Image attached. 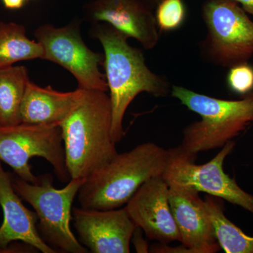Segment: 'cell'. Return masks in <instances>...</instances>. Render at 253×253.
I'll return each instance as SVG.
<instances>
[{"instance_id":"23","label":"cell","mask_w":253,"mask_h":253,"mask_svg":"<svg viewBox=\"0 0 253 253\" xmlns=\"http://www.w3.org/2000/svg\"><path fill=\"white\" fill-rule=\"evenodd\" d=\"M144 1H146L149 6H151V5H156V6H157L162 0H144Z\"/></svg>"},{"instance_id":"19","label":"cell","mask_w":253,"mask_h":253,"mask_svg":"<svg viewBox=\"0 0 253 253\" xmlns=\"http://www.w3.org/2000/svg\"><path fill=\"white\" fill-rule=\"evenodd\" d=\"M186 16L183 0H162L157 5L155 17L161 31H176L184 24Z\"/></svg>"},{"instance_id":"18","label":"cell","mask_w":253,"mask_h":253,"mask_svg":"<svg viewBox=\"0 0 253 253\" xmlns=\"http://www.w3.org/2000/svg\"><path fill=\"white\" fill-rule=\"evenodd\" d=\"M218 244L226 253H253V236L245 234L224 214L219 201L212 196L204 200Z\"/></svg>"},{"instance_id":"17","label":"cell","mask_w":253,"mask_h":253,"mask_svg":"<svg viewBox=\"0 0 253 253\" xmlns=\"http://www.w3.org/2000/svg\"><path fill=\"white\" fill-rule=\"evenodd\" d=\"M43 57L42 46L28 38L23 25L0 22V68L13 66L18 61Z\"/></svg>"},{"instance_id":"9","label":"cell","mask_w":253,"mask_h":253,"mask_svg":"<svg viewBox=\"0 0 253 253\" xmlns=\"http://www.w3.org/2000/svg\"><path fill=\"white\" fill-rule=\"evenodd\" d=\"M80 26L81 23L76 20L63 27L44 24L37 28L35 36L44 49L43 59L69 71L77 81L78 88L108 91L106 77L99 70L104 63V55L86 46Z\"/></svg>"},{"instance_id":"22","label":"cell","mask_w":253,"mask_h":253,"mask_svg":"<svg viewBox=\"0 0 253 253\" xmlns=\"http://www.w3.org/2000/svg\"><path fill=\"white\" fill-rule=\"evenodd\" d=\"M248 14L253 16V0H235Z\"/></svg>"},{"instance_id":"12","label":"cell","mask_w":253,"mask_h":253,"mask_svg":"<svg viewBox=\"0 0 253 253\" xmlns=\"http://www.w3.org/2000/svg\"><path fill=\"white\" fill-rule=\"evenodd\" d=\"M126 208L136 227L150 240L162 244L180 242V234L169 202V186L163 176L146 181L128 201Z\"/></svg>"},{"instance_id":"4","label":"cell","mask_w":253,"mask_h":253,"mask_svg":"<svg viewBox=\"0 0 253 253\" xmlns=\"http://www.w3.org/2000/svg\"><path fill=\"white\" fill-rule=\"evenodd\" d=\"M171 94L201 118L183 131L179 147L189 156L221 149L253 123V91L241 99L225 100L172 85Z\"/></svg>"},{"instance_id":"15","label":"cell","mask_w":253,"mask_h":253,"mask_svg":"<svg viewBox=\"0 0 253 253\" xmlns=\"http://www.w3.org/2000/svg\"><path fill=\"white\" fill-rule=\"evenodd\" d=\"M81 89L61 92L51 86L42 87L30 81L21 103V123L31 125L59 124L73 109Z\"/></svg>"},{"instance_id":"21","label":"cell","mask_w":253,"mask_h":253,"mask_svg":"<svg viewBox=\"0 0 253 253\" xmlns=\"http://www.w3.org/2000/svg\"><path fill=\"white\" fill-rule=\"evenodd\" d=\"M6 9H19L24 6L26 0H1Z\"/></svg>"},{"instance_id":"14","label":"cell","mask_w":253,"mask_h":253,"mask_svg":"<svg viewBox=\"0 0 253 253\" xmlns=\"http://www.w3.org/2000/svg\"><path fill=\"white\" fill-rule=\"evenodd\" d=\"M21 200L13 186L12 177L4 170L0 161V208L3 212L0 226V253L9 244L18 241L43 253H56L38 233L36 212L28 209Z\"/></svg>"},{"instance_id":"16","label":"cell","mask_w":253,"mask_h":253,"mask_svg":"<svg viewBox=\"0 0 253 253\" xmlns=\"http://www.w3.org/2000/svg\"><path fill=\"white\" fill-rule=\"evenodd\" d=\"M30 81L27 68L25 66L0 68V126L21 123V103Z\"/></svg>"},{"instance_id":"1","label":"cell","mask_w":253,"mask_h":253,"mask_svg":"<svg viewBox=\"0 0 253 253\" xmlns=\"http://www.w3.org/2000/svg\"><path fill=\"white\" fill-rule=\"evenodd\" d=\"M90 31L104 49L103 66L112 109L111 135L117 144L124 136L126 109L136 96L146 92L165 97L171 93L172 86L148 67L142 51L131 46L121 32L105 23H92Z\"/></svg>"},{"instance_id":"10","label":"cell","mask_w":253,"mask_h":253,"mask_svg":"<svg viewBox=\"0 0 253 253\" xmlns=\"http://www.w3.org/2000/svg\"><path fill=\"white\" fill-rule=\"evenodd\" d=\"M80 243L92 253H129L136 226L126 206L100 211L73 208Z\"/></svg>"},{"instance_id":"5","label":"cell","mask_w":253,"mask_h":253,"mask_svg":"<svg viewBox=\"0 0 253 253\" xmlns=\"http://www.w3.org/2000/svg\"><path fill=\"white\" fill-rule=\"evenodd\" d=\"M84 180L85 178L71 179L67 185L59 189L53 185L52 176L48 173L38 176L35 183L18 176L12 178L15 191L35 210L42 239L56 253H89L71 229L73 201Z\"/></svg>"},{"instance_id":"20","label":"cell","mask_w":253,"mask_h":253,"mask_svg":"<svg viewBox=\"0 0 253 253\" xmlns=\"http://www.w3.org/2000/svg\"><path fill=\"white\" fill-rule=\"evenodd\" d=\"M228 86L233 92L240 95L253 91V67L249 63H241L229 68L226 78Z\"/></svg>"},{"instance_id":"7","label":"cell","mask_w":253,"mask_h":253,"mask_svg":"<svg viewBox=\"0 0 253 253\" xmlns=\"http://www.w3.org/2000/svg\"><path fill=\"white\" fill-rule=\"evenodd\" d=\"M33 157L44 158L60 181L71 179L59 124L0 126V161L12 168L18 178L30 183L38 179L29 163Z\"/></svg>"},{"instance_id":"6","label":"cell","mask_w":253,"mask_h":253,"mask_svg":"<svg viewBox=\"0 0 253 253\" xmlns=\"http://www.w3.org/2000/svg\"><path fill=\"white\" fill-rule=\"evenodd\" d=\"M202 17L207 29L200 43L205 61L230 68L253 56V21L235 0H206Z\"/></svg>"},{"instance_id":"8","label":"cell","mask_w":253,"mask_h":253,"mask_svg":"<svg viewBox=\"0 0 253 253\" xmlns=\"http://www.w3.org/2000/svg\"><path fill=\"white\" fill-rule=\"evenodd\" d=\"M234 141L221 148L215 157L203 165L195 163L196 157L189 156L179 146L168 149V159L163 178L168 186L190 188L225 200L253 214V195L240 187L235 179L223 169L226 158L235 147Z\"/></svg>"},{"instance_id":"13","label":"cell","mask_w":253,"mask_h":253,"mask_svg":"<svg viewBox=\"0 0 253 253\" xmlns=\"http://www.w3.org/2000/svg\"><path fill=\"white\" fill-rule=\"evenodd\" d=\"M169 202L180 234V242L187 252L217 253L221 248L199 191L169 186Z\"/></svg>"},{"instance_id":"11","label":"cell","mask_w":253,"mask_h":253,"mask_svg":"<svg viewBox=\"0 0 253 253\" xmlns=\"http://www.w3.org/2000/svg\"><path fill=\"white\" fill-rule=\"evenodd\" d=\"M84 14L92 23H107L134 38L145 49H153L159 41L155 14L144 0H92L84 5Z\"/></svg>"},{"instance_id":"3","label":"cell","mask_w":253,"mask_h":253,"mask_svg":"<svg viewBox=\"0 0 253 253\" xmlns=\"http://www.w3.org/2000/svg\"><path fill=\"white\" fill-rule=\"evenodd\" d=\"M168 159V150L153 142L118 154L86 178L77 195L80 206L100 211L122 208L144 183L163 176Z\"/></svg>"},{"instance_id":"2","label":"cell","mask_w":253,"mask_h":253,"mask_svg":"<svg viewBox=\"0 0 253 253\" xmlns=\"http://www.w3.org/2000/svg\"><path fill=\"white\" fill-rule=\"evenodd\" d=\"M81 89L76 104L60 123L71 179H86L118 154L111 135L110 96L106 91Z\"/></svg>"}]
</instances>
